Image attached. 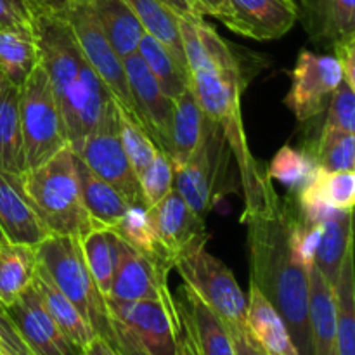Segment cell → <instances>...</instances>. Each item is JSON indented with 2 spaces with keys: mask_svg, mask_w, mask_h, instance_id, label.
<instances>
[{
  "mask_svg": "<svg viewBox=\"0 0 355 355\" xmlns=\"http://www.w3.org/2000/svg\"><path fill=\"white\" fill-rule=\"evenodd\" d=\"M173 328H175L177 355H200L193 331H191L187 314L179 298H175V312H173Z\"/></svg>",
  "mask_w": 355,
  "mask_h": 355,
  "instance_id": "obj_43",
  "label": "cell"
},
{
  "mask_svg": "<svg viewBox=\"0 0 355 355\" xmlns=\"http://www.w3.org/2000/svg\"><path fill=\"white\" fill-rule=\"evenodd\" d=\"M148 210L159 243L172 260L193 239L205 234V220L187 207L175 189Z\"/></svg>",
  "mask_w": 355,
  "mask_h": 355,
  "instance_id": "obj_17",
  "label": "cell"
},
{
  "mask_svg": "<svg viewBox=\"0 0 355 355\" xmlns=\"http://www.w3.org/2000/svg\"><path fill=\"white\" fill-rule=\"evenodd\" d=\"M3 312L33 355H78L82 350L59 329L33 284L3 307Z\"/></svg>",
  "mask_w": 355,
  "mask_h": 355,
  "instance_id": "obj_14",
  "label": "cell"
},
{
  "mask_svg": "<svg viewBox=\"0 0 355 355\" xmlns=\"http://www.w3.org/2000/svg\"><path fill=\"white\" fill-rule=\"evenodd\" d=\"M75 162L80 179V193L87 214L97 229H113L123 218L130 205L120 191L97 177L76 155Z\"/></svg>",
  "mask_w": 355,
  "mask_h": 355,
  "instance_id": "obj_22",
  "label": "cell"
},
{
  "mask_svg": "<svg viewBox=\"0 0 355 355\" xmlns=\"http://www.w3.org/2000/svg\"><path fill=\"white\" fill-rule=\"evenodd\" d=\"M293 2H297V0H293Z\"/></svg>",
  "mask_w": 355,
  "mask_h": 355,
  "instance_id": "obj_53",
  "label": "cell"
},
{
  "mask_svg": "<svg viewBox=\"0 0 355 355\" xmlns=\"http://www.w3.org/2000/svg\"><path fill=\"white\" fill-rule=\"evenodd\" d=\"M225 146L220 128L208 120L203 139L193 155L180 165H173V189L200 218H207L214 207L215 177Z\"/></svg>",
  "mask_w": 355,
  "mask_h": 355,
  "instance_id": "obj_11",
  "label": "cell"
},
{
  "mask_svg": "<svg viewBox=\"0 0 355 355\" xmlns=\"http://www.w3.org/2000/svg\"><path fill=\"white\" fill-rule=\"evenodd\" d=\"M113 321L123 326L132 338L151 355H177L173 312L175 297L168 302L106 300Z\"/></svg>",
  "mask_w": 355,
  "mask_h": 355,
  "instance_id": "obj_12",
  "label": "cell"
},
{
  "mask_svg": "<svg viewBox=\"0 0 355 355\" xmlns=\"http://www.w3.org/2000/svg\"><path fill=\"white\" fill-rule=\"evenodd\" d=\"M298 17H302L309 33L319 40L322 38L326 19V0H297Z\"/></svg>",
  "mask_w": 355,
  "mask_h": 355,
  "instance_id": "obj_42",
  "label": "cell"
},
{
  "mask_svg": "<svg viewBox=\"0 0 355 355\" xmlns=\"http://www.w3.org/2000/svg\"><path fill=\"white\" fill-rule=\"evenodd\" d=\"M231 333L232 343H234L236 355H266L262 352L255 340L246 331V326H238V328H227Z\"/></svg>",
  "mask_w": 355,
  "mask_h": 355,
  "instance_id": "obj_48",
  "label": "cell"
},
{
  "mask_svg": "<svg viewBox=\"0 0 355 355\" xmlns=\"http://www.w3.org/2000/svg\"><path fill=\"white\" fill-rule=\"evenodd\" d=\"M125 2L134 10L142 30L162 42L182 64L187 66L182 38H180L179 16L159 0H125Z\"/></svg>",
  "mask_w": 355,
  "mask_h": 355,
  "instance_id": "obj_32",
  "label": "cell"
},
{
  "mask_svg": "<svg viewBox=\"0 0 355 355\" xmlns=\"http://www.w3.org/2000/svg\"><path fill=\"white\" fill-rule=\"evenodd\" d=\"M207 232L198 236L173 259L184 284L214 309L227 328L245 326L246 297L232 270L207 250Z\"/></svg>",
  "mask_w": 355,
  "mask_h": 355,
  "instance_id": "obj_5",
  "label": "cell"
},
{
  "mask_svg": "<svg viewBox=\"0 0 355 355\" xmlns=\"http://www.w3.org/2000/svg\"><path fill=\"white\" fill-rule=\"evenodd\" d=\"M37 250L0 238V305L12 304L33 281Z\"/></svg>",
  "mask_w": 355,
  "mask_h": 355,
  "instance_id": "obj_27",
  "label": "cell"
},
{
  "mask_svg": "<svg viewBox=\"0 0 355 355\" xmlns=\"http://www.w3.org/2000/svg\"><path fill=\"white\" fill-rule=\"evenodd\" d=\"M73 35L76 38L83 58L96 71L101 82L106 85L111 96L123 106L132 107L130 92H128L127 75H125L123 59L114 52L107 42L96 14H94L90 0H78L66 14Z\"/></svg>",
  "mask_w": 355,
  "mask_h": 355,
  "instance_id": "obj_8",
  "label": "cell"
},
{
  "mask_svg": "<svg viewBox=\"0 0 355 355\" xmlns=\"http://www.w3.org/2000/svg\"><path fill=\"white\" fill-rule=\"evenodd\" d=\"M75 155L103 180L123 194L128 205H144L137 175L132 170L120 141L116 101H110L99 123L85 135L82 144L73 149Z\"/></svg>",
  "mask_w": 355,
  "mask_h": 355,
  "instance_id": "obj_7",
  "label": "cell"
},
{
  "mask_svg": "<svg viewBox=\"0 0 355 355\" xmlns=\"http://www.w3.org/2000/svg\"><path fill=\"white\" fill-rule=\"evenodd\" d=\"M333 286L338 355H355V274L354 248L349 250Z\"/></svg>",
  "mask_w": 355,
  "mask_h": 355,
  "instance_id": "obj_30",
  "label": "cell"
},
{
  "mask_svg": "<svg viewBox=\"0 0 355 355\" xmlns=\"http://www.w3.org/2000/svg\"><path fill=\"white\" fill-rule=\"evenodd\" d=\"M116 101V99H114ZM116 113H118V127H120V141L125 149L128 162H130L134 173L141 175L146 166L155 158L158 146L155 144L149 134L146 132L144 125L134 113V110L123 106L116 101Z\"/></svg>",
  "mask_w": 355,
  "mask_h": 355,
  "instance_id": "obj_34",
  "label": "cell"
},
{
  "mask_svg": "<svg viewBox=\"0 0 355 355\" xmlns=\"http://www.w3.org/2000/svg\"><path fill=\"white\" fill-rule=\"evenodd\" d=\"M352 214L354 211L335 210L322 222L321 243L315 252L314 266L329 284L335 283L347 253L354 248Z\"/></svg>",
  "mask_w": 355,
  "mask_h": 355,
  "instance_id": "obj_25",
  "label": "cell"
},
{
  "mask_svg": "<svg viewBox=\"0 0 355 355\" xmlns=\"http://www.w3.org/2000/svg\"><path fill=\"white\" fill-rule=\"evenodd\" d=\"M342 82V66L335 55L302 49L291 69V87L284 104L298 121H309L326 110L329 97Z\"/></svg>",
  "mask_w": 355,
  "mask_h": 355,
  "instance_id": "obj_9",
  "label": "cell"
},
{
  "mask_svg": "<svg viewBox=\"0 0 355 355\" xmlns=\"http://www.w3.org/2000/svg\"><path fill=\"white\" fill-rule=\"evenodd\" d=\"M322 200L336 210L354 211L355 205V172L354 170H340V172H326L318 166L314 177L311 179Z\"/></svg>",
  "mask_w": 355,
  "mask_h": 355,
  "instance_id": "obj_37",
  "label": "cell"
},
{
  "mask_svg": "<svg viewBox=\"0 0 355 355\" xmlns=\"http://www.w3.org/2000/svg\"><path fill=\"white\" fill-rule=\"evenodd\" d=\"M297 21L293 0H227L220 23L243 37L269 42L284 37Z\"/></svg>",
  "mask_w": 355,
  "mask_h": 355,
  "instance_id": "obj_15",
  "label": "cell"
},
{
  "mask_svg": "<svg viewBox=\"0 0 355 355\" xmlns=\"http://www.w3.org/2000/svg\"><path fill=\"white\" fill-rule=\"evenodd\" d=\"M19 118L26 170L69 146L61 110L40 62L19 87Z\"/></svg>",
  "mask_w": 355,
  "mask_h": 355,
  "instance_id": "obj_6",
  "label": "cell"
},
{
  "mask_svg": "<svg viewBox=\"0 0 355 355\" xmlns=\"http://www.w3.org/2000/svg\"><path fill=\"white\" fill-rule=\"evenodd\" d=\"M159 2L165 3L172 12H175L179 17H200L194 14V10L191 9L189 2L187 0H159Z\"/></svg>",
  "mask_w": 355,
  "mask_h": 355,
  "instance_id": "obj_51",
  "label": "cell"
},
{
  "mask_svg": "<svg viewBox=\"0 0 355 355\" xmlns=\"http://www.w3.org/2000/svg\"><path fill=\"white\" fill-rule=\"evenodd\" d=\"M304 149L326 172L355 168V134L322 128L318 137Z\"/></svg>",
  "mask_w": 355,
  "mask_h": 355,
  "instance_id": "obj_35",
  "label": "cell"
},
{
  "mask_svg": "<svg viewBox=\"0 0 355 355\" xmlns=\"http://www.w3.org/2000/svg\"><path fill=\"white\" fill-rule=\"evenodd\" d=\"M38 64V44L33 26L0 30V71L12 85L21 87Z\"/></svg>",
  "mask_w": 355,
  "mask_h": 355,
  "instance_id": "obj_29",
  "label": "cell"
},
{
  "mask_svg": "<svg viewBox=\"0 0 355 355\" xmlns=\"http://www.w3.org/2000/svg\"><path fill=\"white\" fill-rule=\"evenodd\" d=\"M35 250L38 263L47 270L52 283L82 312L96 335L113 342V328L106 298L97 290L87 269L80 238L51 234L38 243Z\"/></svg>",
  "mask_w": 355,
  "mask_h": 355,
  "instance_id": "obj_4",
  "label": "cell"
},
{
  "mask_svg": "<svg viewBox=\"0 0 355 355\" xmlns=\"http://www.w3.org/2000/svg\"><path fill=\"white\" fill-rule=\"evenodd\" d=\"M179 300L187 314L200 355H236L231 333L214 309L186 284L180 290Z\"/></svg>",
  "mask_w": 355,
  "mask_h": 355,
  "instance_id": "obj_20",
  "label": "cell"
},
{
  "mask_svg": "<svg viewBox=\"0 0 355 355\" xmlns=\"http://www.w3.org/2000/svg\"><path fill=\"white\" fill-rule=\"evenodd\" d=\"M83 260L97 290L107 298L118 260V236L111 229H94L80 238Z\"/></svg>",
  "mask_w": 355,
  "mask_h": 355,
  "instance_id": "obj_31",
  "label": "cell"
},
{
  "mask_svg": "<svg viewBox=\"0 0 355 355\" xmlns=\"http://www.w3.org/2000/svg\"><path fill=\"white\" fill-rule=\"evenodd\" d=\"M315 170L318 163L305 149H295L286 144L276 153L266 173L270 180H277L290 194H295L314 177Z\"/></svg>",
  "mask_w": 355,
  "mask_h": 355,
  "instance_id": "obj_36",
  "label": "cell"
},
{
  "mask_svg": "<svg viewBox=\"0 0 355 355\" xmlns=\"http://www.w3.org/2000/svg\"><path fill=\"white\" fill-rule=\"evenodd\" d=\"M324 130L355 134V89L343 80L329 97Z\"/></svg>",
  "mask_w": 355,
  "mask_h": 355,
  "instance_id": "obj_39",
  "label": "cell"
},
{
  "mask_svg": "<svg viewBox=\"0 0 355 355\" xmlns=\"http://www.w3.org/2000/svg\"><path fill=\"white\" fill-rule=\"evenodd\" d=\"M33 26V16L24 0H0V30Z\"/></svg>",
  "mask_w": 355,
  "mask_h": 355,
  "instance_id": "obj_41",
  "label": "cell"
},
{
  "mask_svg": "<svg viewBox=\"0 0 355 355\" xmlns=\"http://www.w3.org/2000/svg\"><path fill=\"white\" fill-rule=\"evenodd\" d=\"M21 186L49 236L83 238L96 224L83 207L73 149L64 148L19 175Z\"/></svg>",
  "mask_w": 355,
  "mask_h": 355,
  "instance_id": "obj_3",
  "label": "cell"
},
{
  "mask_svg": "<svg viewBox=\"0 0 355 355\" xmlns=\"http://www.w3.org/2000/svg\"><path fill=\"white\" fill-rule=\"evenodd\" d=\"M309 322L314 355H338L333 286L315 266L309 267Z\"/></svg>",
  "mask_w": 355,
  "mask_h": 355,
  "instance_id": "obj_19",
  "label": "cell"
},
{
  "mask_svg": "<svg viewBox=\"0 0 355 355\" xmlns=\"http://www.w3.org/2000/svg\"><path fill=\"white\" fill-rule=\"evenodd\" d=\"M28 9L33 14H54V16H64L69 12L78 0H24Z\"/></svg>",
  "mask_w": 355,
  "mask_h": 355,
  "instance_id": "obj_47",
  "label": "cell"
},
{
  "mask_svg": "<svg viewBox=\"0 0 355 355\" xmlns=\"http://www.w3.org/2000/svg\"><path fill=\"white\" fill-rule=\"evenodd\" d=\"M207 125L208 118L205 116L193 89L189 87L173 101L170 144L166 151L172 165H180L193 155L203 139Z\"/></svg>",
  "mask_w": 355,
  "mask_h": 355,
  "instance_id": "obj_23",
  "label": "cell"
},
{
  "mask_svg": "<svg viewBox=\"0 0 355 355\" xmlns=\"http://www.w3.org/2000/svg\"><path fill=\"white\" fill-rule=\"evenodd\" d=\"M355 35V0H326L322 38L333 42Z\"/></svg>",
  "mask_w": 355,
  "mask_h": 355,
  "instance_id": "obj_40",
  "label": "cell"
},
{
  "mask_svg": "<svg viewBox=\"0 0 355 355\" xmlns=\"http://www.w3.org/2000/svg\"><path fill=\"white\" fill-rule=\"evenodd\" d=\"M111 231L137 252L144 253L151 259H165L173 263V260L166 255L162 243H159L146 205H130L125 211L123 218Z\"/></svg>",
  "mask_w": 355,
  "mask_h": 355,
  "instance_id": "obj_33",
  "label": "cell"
},
{
  "mask_svg": "<svg viewBox=\"0 0 355 355\" xmlns=\"http://www.w3.org/2000/svg\"><path fill=\"white\" fill-rule=\"evenodd\" d=\"M245 189V210L250 257V284L279 312L300 355H314L309 322V270L297 262L290 246L293 198H281L270 179L260 170Z\"/></svg>",
  "mask_w": 355,
  "mask_h": 355,
  "instance_id": "obj_1",
  "label": "cell"
},
{
  "mask_svg": "<svg viewBox=\"0 0 355 355\" xmlns=\"http://www.w3.org/2000/svg\"><path fill=\"white\" fill-rule=\"evenodd\" d=\"M78 355H120V352L111 340L104 338V336H96L89 345L80 350Z\"/></svg>",
  "mask_w": 355,
  "mask_h": 355,
  "instance_id": "obj_50",
  "label": "cell"
},
{
  "mask_svg": "<svg viewBox=\"0 0 355 355\" xmlns=\"http://www.w3.org/2000/svg\"><path fill=\"white\" fill-rule=\"evenodd\" d=\"M0 355H33L17 335L2 305H0Z\"/></svg>",
  "mask_w": 355,
  "mask_h": 355,
  "instance_id": "obj_44",
  "label": "cell"
},
{
  "mask_svg": "<svg viewBox=\"0 0 355 355\" xmlns=\"http://www.w3.org/2000/svg\"><path fill=\"white\" fill-rule=\"evenodd\" d=\"M187 2L194 14L200 17L211 16L220 21L227 10V0H187Z\"/></svg>",
  "mask_w": 355,
  "mask_h": 355,
  "instance_id": "obj_49",
  "label": "cell"
},
{
  "mask_svg": "<svg viewBox=\"0 0 355 355\" xmlns=\"http://www.w3.org/2000/svg\"><path fill=\"white\" fill-rule=\"evenodd\" d=\"M90 6L107 42L121 59L137 52L144 30L125 0H90Z\"/></svg>",
  "mask_w": 355,
  "mask_h": 355,
  "instance_id": "obj_24",
  "label": "cell"
},
{
  "mask_svg": "<svg viewBox=\"0 0 355 355\" xmlns=\"http://www.w3.org/2000/svg\"><path fill=\"white\" fill-rule=\"evenodd\" d=\"M137 54L141 55L151 75L170 99L175 101L184 90L191 87V75L187 66L182 64L162 42L146 31L139 42Z\"/></svg>",
  "mask_w": 355,
  "mask_h": 355,
  "instance_id": "obj_28",
  "label": "cell"
},
{
  "mask_svg": "<svg viewBox=\"0 0 355 355\" xmlns=\"http://www.w3.org/2000/svg\"><path fill=\"white\" fill-rule=\"evenodd\" d=\"M3 83H6V78H3L2 71H0V92H2V87H3Z\"/></svg>",
  "mask_w": 355,
  "mask_h": 355,
  "instance_id": "obj_52",
  "label": "cell"
},
{
  "mask_svg": "<svg viewBox=\"0 0 355 355\" xmlns=\"http://www.w3.org/2000/svg\"><path fill=\"white\" fill-rule=\"evenodd\" d=\"M245 326L266 355H300L279 312L253 284L246 298Z\"/></svg>",
  "mask_w": 355,
  "mask_h": 355,
  "instance_id": "obj_18",
  "label": "cell"
},
{
  "mask_svg": "<svg viewBox=\"0 0 355 355\" xmlns=\"http://www.w3.org/2000/svg\"><path fill=\"white\" fill-rule=\"evenodd\" d=\"M33 31L38 62L54 90L69 148L76 149L99 123L113 96L83 58L64 16L33 14Z\"/></svg>",
  "mask_w": 355,
  "mask_h": 355,
  "instance_id": "obj_2",
  "label": "cell"
},
{
  "mask_svg": "<svg viewBox=\"0 0 355 355\" xmlns=\"http://www.w3.org/2000/svg\"><path fill=\"white\" fill-rule=\"evenodd\" d=\"M173 263L165 259H151L118 238V260L113 283L106 300L113 302H168V272Z\"/></svg>",
  "mask_w": 355,
  "mask_h": 355,
  "instance_id": "obj_10",
  "label": "cell"
},
{
  "mask_svg": "<svg viewBox=\"0 0 355 355\" xmlns=\"http://www.w3.org/2000/svg\"><path fill=\"white\" fill-rule=\"evenodd\" d=\"M49 236L31 207L19 175L0 170V238L37 246Z\"/></svg>",
  "mask_w": 355,
  "mask_h": 355,
  "instance_id": "obj_16",
  "label": "cell"
},
{
  "mask_svg": "<svg viewBox=\"0 0 355 355\" xmlns=\"http://www.w3.org/2000/svg\"><path fill=\"white\" fill-rule=\"evenodd\" d=\"M111 328H113V343L118 349V352H120V355H151L146 352V350L132 338V335L123 328V326H120L116 321H113V319H111Z\"/></svg>",
  "mask_w": 355,
  "mask_h": 355,
  "instance_id": "obj_46",
  "label": "cell"
},
{
  "mask_svg": "<svg viewBox=\"0 0 355 355\" xmlns=\"http://www.w3.org/2000/svg\"><path fill=\"white\" fill-rule=\"evenodd\" d=\"M0 170L21 175L24 166L19 118V87L6 80L0 92Z\"/></svg>",
  "mask_w": 355,
  "mask_h": 355,
  "instance_id": "obj_26",
  "label": "cell"
},
{
  "mask_svg": "<svg viewBox=\"0 0 355 355\" xmlns=\"http://www.w3.org/2000/svg\"><path fill=\"white\" fill-rule=\"evenodd\" d=\"M139 187L148 208L162 201L173 189V165L165 151H156L155 158L139 175Z\"/></svg>",
  "mask_w": 355,
  "mask_h": 355,
  "instance_id": "obj_38",
  "label": "cell"
},
{
  "mask_svg": "<svg viewBox=\"0 0 355 355\" xmlns=\"http://www.w3.org/2000/svg\"><path fill=\"white\" fill-rule=\"evenodd\" d=\"M123 68L134 113L137 114L158 149L166 153L172 128L173 99L163 92L137 52L123 58Z\"/></svg>",
  "mask_w": 355,
  "mask_h": 355,
  "instance_id": "obj_13",
  "label": "cell"
},
{
  "mask_svg": "<svg viewBox=\"0 0 355 355\" xmlns=\"http://www.w3.org/2000/svg\"><path fill=\"white\" fill-rule=\"evenodd\" d=\"M336 61L342 66L343 80L355 89V35L333 42Z\"/></svg>",
  "mask_w": 355,
  "mask_h": 355,
  "instance_id": "obj_45",
  "label": "cell"
},
{
  "mask_svg": "<svg viewBox=\"0 0 355 355\" xmlns=\"http://www.w3.org/2000/svg\"><path fill=\"white\" fill-rule=\"evenodd\" d=\"M31 284H33V288L37 290L42 304L47 309V312L51 314V318L54 319L55 324L59 326V329H61L76 347L83 349V347L89 345L96 336H99L96 335L92 326L87 322V319L83 318L82 312L73 305V302L69 300L66 295H62L61 291H59V288L52 283L47 270L38 263V260Z\"/></svg>",
  "mask_w": 355,
  "mask_h": 355,
  "instance_id": "obj_21",
  "label": "cell"
}]
</instances>
